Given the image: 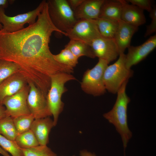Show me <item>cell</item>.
<instances>
[{
	"label": "cell",
	"mask_w": 156,
	"mask_h": 156,
	"mask_svg": "<svg viewBox=\"0 0 156 156\" xmlns=\"http://www.w3.org/2000/svg\"><path fill=\"white\" fill-rule=\"evenodd\" d=\"M65 48L69 49L78 58L82 56L91 58L96 57L90 45L80 41L70 40Z\"/></svg>",
	"instance_id": "obj_20"
},
{
	"label": "cell",
	"mask_w": 156,
	"mask_h": 156,
	"mask_svg": "<svg viewBox=\"0 0 156 156\" xmlns=\"http://www.w3.org/2000/svg\"><path fill=\"white\" fill-rule=\"evenodd\" d=\"M104 0H84L74 11L77 20H91L99 17Z\"/></svg>",
	"instance_id": "obj_16"
},
{
	"label": "cell",
	"mask_w": 156,
	"mask_h": 156,
	"mask_svg": "<svg viewBox=\"0 0 156 156\" xmlns=\"http://www.w3.org/2000/svg\"><path fill=\"white\" fill-rule=\"evenodd\" d=\"M121 1L122 5L121 20L138 27L146 22L143 10L135 5L129 4L126 0Z\"/></svg>",
	"instance_id": "obj_15"
},
{
	"label": "cell",
	"mask_w": 156,
	"mask_h": 156,
	"mask_svg": "<svg viewBox=\"0 0 156 156\" xmlns=\"http://www.w3.org/2000/svg\"><path fill=\"white\" fill-rule=\"evenodd\" d=\"M66 33L70 40L80 41L89 45L101 36L97 26L91 20L78 21Z\"/></svg>",
	"instance_id": "obj_10"
},
{
	"label": "cell",
	"mask_w": 156,
	"mask_h": 156,
	"mask_svg": "<svg viewBox=\"0 0 156 156\" xmlns=\"http://www.w3.org/2000/svg\"><path fill=\"white\" fill-rule=\"evenodd\" d=\"M29 90L27 97L28 106L35 119L52 116L46 96L33 83H28Z\"/></svg>",
	"instance_id": "obj_8"
},
{
	"label": "cell",
	"mask_w": 156,
	"mask_h": 156,
	"mask_svg": "<svg viewBox=\"0 0 156 156\" xmlns=\"http://www.w3.org/2000/svg\"><path fill=\"white\" fill-rule=\"evenodd\" d=\"M0 146L12 156H22L21 148L15 140L8 139L0 134Z\"/></svg>",
	"instance_id": "obj_27"
},
{
	"label": "cell",
	"mask_w": 156,
	"mask_h": 156,
	"mask_svg": "<svg viewBox=\"0 0 156 156\" xmlns=\"http://www.w3.org/2000/svg\"><path fill=\"white\" fill-rule=\"evenodd\" d=\"M7 116L5 108L3 105L0 104V120Z\"/></svg>",
	"instance_id": "obj_32"
},
{
	"label": "cell",
	"mask_w": 156,
	"mask_h": 156,
	"mask_svg": "<svg viewBox=\"0 0 156 156\" xmlns=\"http://www.w3.org/2000/svg\"><path fill=\"white\" fill-rule=\"evenodd\" d=\"M0 134L8 139L15 140L18 133L12 117L7 116L0 120Z\"/></svg>",
	"instance_id": "obj_21"
},
{
	"label": "cell",
	"mask_w": 156,
	"mask_h": 156,
	"mask_svg": "<svg viewBox=\"0 0 156 156\" xmlns=\"http://www.w3.org/2000/svg\"><path fill=\"white\" fill-rule=\"evenodd\" d=\"M46 2V0H43L35 9L13 16L6 15L5 8L0 6V23L3 26V29L8 32H14L24 29L26 23L29 25L33 24L36 22V18L42 11Z\"/></svg>",
	"instance_id": "obj_7"
},
{
	"label": "cell",
	"mask_w": 156,
	"mask_h": 156,
	"mask_svg": "<svg viewBox=\"0 0 156 156\" xmlns=\"http://www.w3.org/2000/svg\"><path fill=\"white\" fill-rule=\"evenodd\" d=\"M77 80L73 75L66 73L54 74L51 77V84L46 98L54 126L57 124L60 114L62 112L64 103L62 100V95L67 91L65 86L68 81Z\"/></svg>",
	"instance_id": "obj_3"
},
{
	"label": "cell",
	"mask_w": 156,
	"mask_h": 156,
	"mask_svg": "<svg viewBox=\"0 0 156 156\" xmlns=\"http://www.w3.org/2000/svg\"><path fill=\"white\" fill-rule=\"evenodd\" d=\"M72 10L74 11L84 0H67Z\"/></svg>",
	"instance_id": "obj_30"
},
{
	"label": "cell",
	"mask_w": 156,
	"mask_h": 156,
	"mask_svg": "<svg viewBox=\"0 0 156 156\" xmlns=\"http://www.w3.org/2000/svg\"><path fill=\"white\" fill-rule=\"evenodd\" d=\"M122 7L121 0H104L99 17L118 21L121 19Z\"/></svg>",
	"instance_id": "obj_18"
},
{
	"label": "cell",
	"mask_w": 156,
	"mask_h": 156,
	"mask_svg": "<svg viewBox=\"0 0 156 156\" xmlns=\"http://www.w3.org/2000/svg\"><path fill=\"white\" fill-rule=\"evenodd\" d=\"M29 90L28 84L16 94L4 99L2 104L8 116L14 118L31 114L27 102Z\"/></svg>",
	"instance_id": "obj_9"
},
{
	"label": "cell",
	"mask_w": 156,
	"mask_h": 156,
	"mask_svg": "<svg viewBox=\"0 0 156 156\" xmlns=\"http://www.w3.org/2000/svg\"><path fill=\"white\" fill-rule=\"evenodd\" d=\"M53 57L58 63L74 68L78 63L79 58L68 49L65 48L58 54H53Z\"/></svg>",
	"instance_id": "obj_23"
},
{
	"label": "cell",
	"mask_w": 156,
	"mask_h": 156,
	"mask_svg": "<svg viewBox=\"0 0 156 156\" xmlns=\"http://www.w3.org/2000/svg\"><path fill=\"white\" fill-rule=\"evenodd\" d=\"M128 81L124 83L118 91L116 99L112 109L103 115L104 118L114 126L120 135L124 153L128 143L132 136V133L128 124L127 107L131 101L126 92Z\"/></svg>",
	"instance_id": "obj_2"
},
{
	"label": "cell",
	"mask_w": 156,
	"mask_h": 156,
	"mask_svg": "<svg viewBox=\"0 0 156 156\" xmlns=\"http://www.w3.org/2000/svg\"><path fill=\"white\" fill-rule=\"evenodd\" d=\"M28 84L26 80L19 72L5 79L0 83V104L3 105L5 98L16 94Z\"/></svg>",
	"instance_id": "obj_13"
},
{
	"label": "cell",
	"mask_w": 156,
	"mask_h": 156,
	"mask_svg": "<svg viewBox=\"0 0 156 156\" xmlns=\"http://www.w3.org/2000/svg\"><path fill=\"white\" fill-rule=\"evenodd\" d=\"M55 127L53 119L50 116L35 119L30 127L39 145H47L49 142V135Z\"/></svg>",
	"instance_id": "obj_17"
},
{
	"label": "cell",
	"mask_w": 156,
	"mask_h": 156,
	"mask_svg": "<svg viewBox=\"0 0 156 156\" xmlns=\"http://www.w3.org/2000/svg\"><path fill=\"white\" fill-rule=\"evenodd\" d=\"M0 154L3 156H10L8 153V152L4 150L0 146Z\"/></svg>",
	"instance_id": "obj_34"
},
{
	"label": "cell",
	"mask_w": 156,
	"mask_h": 156,
	"mask_svg": "<svg viewBox=\"0 0 156 156\" xmlns=\"http://www.w3.org/2000/svg\"><path fill=\"white\" fill-rule=\"evenodd\" d=\"M54 32L67 36L66 33L57 29L52 22L47 1L33 24L14 32L0 30V60L17 64L19 72L28 83H33L45 95L52 75L74 72V68L61 64L53 58L49 44Z\"/></svg>",
	"instance_id": "obj_1"
},
{
	"label": "cell",
	"mask_w": 156,
	"mask_h": 156,
	"mask_svg": "<svg viewBox=\"0 0 156 156\" xmlns=\"http://www.w3.org/2000/svg\"><path fill=\"white\" fill-rule=\"evenodd\" d=\"M156 47V35L150 37L142 44L137 46H130L125 54L126 67L130 69L132 66L144 59Z\"/></svg>",
	"instance_id": "obj_12"
},
{
	"label": "cell",
	"mask_w": 156,
	"mask_h": 156,
	"mask_svg": "<svg viewBox=\"0 0 156 156\" xmlns=\"http://www.w3.org/2000/svg\"><path fill=\"white\" fill-rule=\"evenodd\" d=\"M90 46L96 57L104 60L108 64L115 60L119 55L114 38L101 36L93 40Z\"/></svg>",
	"instance_id": "obj_11"
},
{
	"label": "cell",
	"mask_w": 156,
	"mask_h": 156,
	"mask_svg": "<svg viewBox=\"0 0 156 156\" xmlns=\"http://www.w3.org/2000/svg\"><path fill=\"white\" fill-rule=\"evenodd\" d=\"M12 118L18 135L30 129L35 119L31 114Z\"/></svg>",
	"instance_id": "obj_25"
},
{
	"label": "cell",
	"mask_w": 156,
	"mask_h": 156,
	"mask_svg": "<svg viewBox=\"0 0 156 156\" xmlns=\"http://www.w3.org/2000/svg\"><path fill=\"white\" fill-rule=\"evenodd\" d=\"M149 16L152 20L150 24L148 25L144 34L146 37L155 33L156 31V7L154 6L149 12Z\"/></svg>",
	"instance_id": "obj_28"
},
{
	"label": "cell",
	"mask_w": 156,
	"mask_h": 156,
	"mask_svg": "<svg viewBox=\"0 0 156 156\" xmlns=\"http://www.w3.org/2000/svg\"><path fill=\"white\" fill-rule=\"evenodd\" d=\"M75 156V155H72V156Z\"/></svg>",
	"instance_id": "obj_35"
},
{
	"label": "cell",
	"mask_w": 156,
	"mask_h": 156,
	"mask_svg": "<svg viewBox=\"0 0 156 156\" xmlns=\"http://www.w3.org/2000/svg\"><path fill=\"white\" fill-rule=\"evenodd\" d=\"M80 156H96L93 153L89 152L86 150H82L80 151Z\"/></svg>",
	"instance_id": "obj_33"
},
{
	"label": "cell",
	"mask_w": 156,
	"mask_h": 156,
	"mask_svg": "<svg viewBox=\"0 0 156 156\" xmlns=\"http://www.w3.org/2000/svg\"><path fill=\"white\" fill-rule=\"evenodd\" d=\"M118 26L114 38L118 47L119 54L124 53L130 46L132 38L138 27L127 23L121 20L118 21Z\"/></svg>",
	"instance_id": "obj_14"
},
{
	"label": "cell",
	"mask_w": 156,
	"mask_h": 156,
	"mask_svg": "<svg viewBox=\"0 0 156 156\" xmlns=\"http://www.w3.org/2000/svg\"><path fill=\"white\" fill-rule=\"evenodd\" d=\"M20 68L16 64L12 62L0 60V83L16 73Z\"/></svg>",
	"instance_id": "obj_24"
},
{
	"label": "cell",
	"mask_w": 156,
	"mask_h": 156,
	"mask_svg": "<svg viewBox=\"0 0 156 156\" xmlns=\"http://www.w3.org/2000/svg\"><path fill=\"white\" fill-rule=\"evenodd\" d=\"M91 20L97 26L102 36L114 38L118 26V21L101 17Z\"/></svg>",
	"instance_id": "obj_19"
},
{
	"label": "cell",
	"mask_w": 156,
	"mask_h": 156,
	"mask_svg": "<svg viewBox=\"0 0 156 156\" xmlns=\"http://www.w3.org/2000/svg\"><path fill=\"white\" fill-rule=\"evenodd\" d=\"M118 60L108 66L103 74V81L106 89L112 94H116L123 84L133 75V71L127 69L125 65V54L120 53Z\"/></svg>",
	"instance_id": "obj_4"
},
{
	"label": "cell",
	"mask_w": 156,
	"mask_h": 156,
	"mask_svg": "<svg viewBox=\"0 0 156 156\" xmlns=\"http://www.w3.org/2000/svg\"><path fill=\"white\" fill-rule=\"evenodd\" d=\"M47 2L51 20L60 31L66 33L77 21L67 0H48Z\"/></svg>",
	"instance_id": "obj_5"
},
{
	"label": "cell",
	"mask_w": 156,
	"mask_h": 156,
	"mask_svg": "<svg viewBox=\"0 0 156 156\" xmlns=\"http://www.w3.org/2000/svg\"><path fill=\"white\" fill-rule=\"evenodd\" d=\"M13 0H0V6H3L5 8H6L8 6L9 3H13ZM3 29V26L0 23V30Z\"/></svg>",
	"instance_id": "obj_31"
},
{
	"label": "cell",
	"mask_w": 156,
	"mask_h": 156,
	"mask_svg": "<svg viewBox=\"0 0 156 156\" xmlns=\"http://www.w3.org/2000/svg\"><path fill=\"white\" fill-rule=\"evenodd\" d=\"M108 64L105 60L99 59L93 68L85 72L80 83L81 88L84 92L94 96H99L105 93L103 76Z\"/></svg>",
	"instance_id": "obj_6"
},
{
	"label": "cell",
	"mask_w": 156,
	"mask_h": 156,
	"mask_svg": "<svg viewBox=\"0 0 156 156\" xmlns=\"http://www.w3.org/2000/svg\"><path fill=\"white\" fill-rule=\"evenodd\" d=\"M22 156H57L47 145H39L32 148H21Z\"/></svg>",
	"instance_id": "obj_26"
},
{
	"label": "cell",
	"mask_w": 156,
	"mask_h": 156,
	"mask_svg": "<svg viewBox=\"0 0 156 156\" xmlns=\"http://www.w3.org/2000/svg\"><path fill=\"white\" fill-rule=\"evenodd\" d=\"M126 1L143 10H146L149 12L153 8L152 1L150 0H128Z\"/></svg>",
	"instance_id": "obj_29"
},
{
	"label": "cell",
	"mask_w": 156,
	"mask_h": 156,
	"mask_svg": "<svg viewBox=\"0 0 156 156\" xmlns=\"http://www.w3.org/2000/svg\"><path fill=\"white\" fill-rule=\"evenodd\" d=\"M15 141L21 148H30L39 145L36 137L30 129L18 134Z\"/></svg>",
	"instance_id": "obj_22"
}]
</instances>
